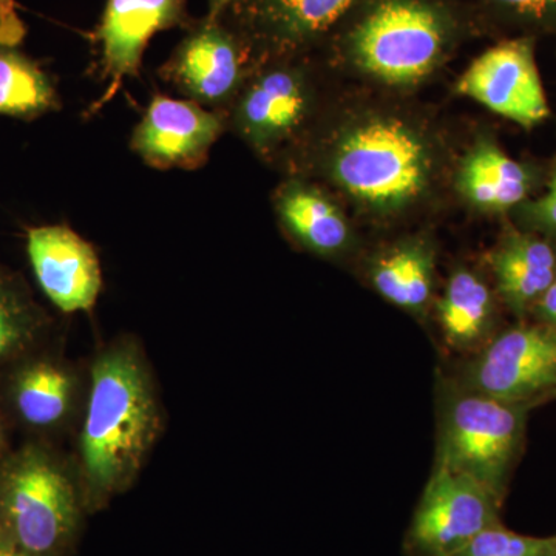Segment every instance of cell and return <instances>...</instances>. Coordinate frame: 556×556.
I'll return each instance as SVG.
<instances>
[{
  "instance_id": "cell-15",
  "label": "cell",
  "mask_w": 556,
  "mask_h": 556,
  "mask_svg": "<svg viewBox=\"0 0 556 556\" xmlns=\"http://www.w3.org/2000/svg\"><path fill=\"white\" fill-rule=\"evenodd\" d=\"M356 0H243L225 14L273 49L292 50L327 31Z\"/></svg>"
},
{
  "instance_id": "cell-13",
  "label": "cell",
  "mask_w": 556,
  "mask_h": 556,
  "mask_svg": "<svg viewBox=\"0 0 556 556\" xmlns=\"http://www.w3.org/2000/svg\"><path fill=\"white\" fill-rule=\"evenodd\" d=\"M27 255L36 281L54 308L65 314L90 311L102 289L97 249L65 225L27 229Z\"/></svg>"
},
{
  "instance_id": "cell-23",
  "label": "cell",
  "mask_w": 556,
  "mask_h": 556,
  "mask_svg": "<svg viewBox=\"0 0 556 556\" xmlns=\"http://www.w3.org/2000/svg\"><path fill=\"white\" fill-rule=\"evenodd\" d=\"M456 556H556V535H522L497 525L479 533Z\"/></svg>"
},
{
  "instance_id": "cell-2",
  "label": "cell",
  "mask_w": 556,
  "mask_h": 556,
  "mask_svg": "<svg viewBox=\"0 0 556 556\" xmlns=\"http://www.w3.org/2000/svg\"><path fill=\"white\" fill-rule=\"evenodd\" d=\"M89 511L62 445L25 439L0 456V538L35 556H64Z\"/></svg>"
},
{
  "instance_id": "cell-21",
  "label": "cell",
  "mask_w": 556,
  "mask_h": 556,
  "mask_svg": "<svg viewBox=\"0 0 556 556\" xmlns=\"http://www.w3.org/2000/svg\"><path fill=\"white\" fill-rule=\"evenodd\" d=\"M433 255L422 243H405L380 255L369 270L372 287L388 302L420 314L433 295Z\"/></svg>"
},
{
  "instance_id": "cell-27",
  "label": "cell",
  "mask_w": 556,
  "mask_h": 556,
  "mask_svg": "<svg viewBox=\"0 0 556 556\" xmlns=\"http://www.w3.org/2000/svg\"><path fill=\"white\" fill-rule=\"evenodd\" d=\"M535 313L540 317L541 324L556 329V276L543 298L536 303Z\"/></svg>"
},
{
  "instance_id": "cell-29",
  "label": "cell",
  "mask_w": 556,
  "mask_h": 556,
  "mask_svg": "<svg viewBox=\"0 0 556 556\" xmlns=\"http://www.w3.org/2000/svg\"><path fill=\"white\" fill-rule=\"evenodd\" d=\"M10 430H13V428H11L9 420L3 415L2 408H0V456L5 455L11 448Z\"/></svg>"
},
{
  "instance_id": "cell-6",
  "label": "cell",
  "mask_w": 556,
  "mask_h": 556,
  "mask_svg": "<svg viewBox=\"0 0 556 556\" xmlns=\"http://www.w3.org/2000/svg\"><path fill=\"white\" fill-rule=\"evenodd\" d=\"M444 17L426 0H382L353 35L357 64L390 84L422 79L444 50Z\"/></svg>"
},
{
  "instance_id": "cell-7",
  "label": "cell",
  "mask_w": 556,
  "mask_h": 556,
  "mask_svg": "<svg viewBox=\"0 0 556 556\" xmlns=\"http://www.w3.org/2000/svg\"><path fill=\"white\" fill-rule=\"evenodd\" d=\"M459 386L507 402L556 396V329L522 324L495 334L453 376Z\"/></svg>"
},
{
  "instance_id": "cell-18",
  "label": "cell",
  "mask_w": 556,
  "mask_h": 556,
  "mask_svg": "<svg viewBox=\"0 0 556 556\" xmlns=\"http://www.w3.org/2000/svg\"><path fill=\"white\" fill-rule=\"evenodd\" d=\"M277 211L289 236L311 252L334 255L350 241L345 218L317 190L292 182L278 195Z\"/></svg>"
},
{
  "instance_id": "cell-20",
  "label": "cell",
  "mask_w": 556,
  "mask_h": 556,
  "mask_svg": "<svg viewBox=\"0 0 556 556\" xmlns=\"http://www.w3.org/2000/svg\"><path fill=\"white\" fill-rule=\"evenodd\" d=\"M53 76L20 47L0 46V116L35 121L60 112Z\"/></svg>"
},
{
  "instance_id": "cell-4",
  "label": "cell",
  "mask_w": 556,
  "mask_h": 556,
  "mask_svg": "<svg viewBox=\"0 0 556 556\" xmlns=\"http://www.w3.org/2000/svg\"><path fill=\"white\" fill-rule=\"evenodd\" d=\"M87 393L89 364L70 358L58 332L0 369V408L25 439H73Z\"/></svg>"
},
{
  "instance_id": "cell-9",
  "label": "cell",
  "mask_w": 556,
  "mask_h": 556,
  "mask_svg": "<svg viewBox=\"0 0 556 556\" xmlns=\"http://www.w3.org/2000/svg\"><path fill=\"white\" fill-rule=\"evenodd\" d=\"M160 76L204 108L222 110L241 86L244 47L240 33L225 17L193 21Z\"/></svg>"
},
{
  "instance_id": "cell-22",
  "label": "cell",
  "mask_w": 556,
  "mask_h": 556,
  "mask_svg": "<svg viewBox=\"0 0 556 556\" xmlns=\"http://www.w3.org/2000/svg\"><path fill=\"white\" fill-rule=\"evenodd\" d=\"M459 189L479 207L506 208L526 199L529 177L525 167L503 150L482 144L464 163Z\"/></svg>"
},
{
  "instance_id": "cell-30",
  "label": "cell",
  "mask_w": 556,
  "mask_h": 556,
  "mask_svg": "<svg viewBox=\"0 0 556 556\" xmlns=\"http://www.w3.org/2000/svg\"><path fill=\"white\" fill-rule=\"evenodd\" d=\"M0 556H35L0 538Z\"/></svg>"
},
{
  "instance_id": "cell-16",
  "label": "cell",
  "mask_w": 556,
  "mask_h": 556,
  "mask_svg": "<svg viewBox=\"0 0 556 556\" xmlns=\"http://www.w3.org/2000/svg\"><path fill=\"white\" fill-rule=\"evenodd\" d=\"M439 327L445 346L460 356H473L493 334V295L482 278L467 269L450 277L437 305Z\"/></svg>"
},
{
  "instance_id": "cell-28",
  "label": "cell",
  "mask_w": 556,
  "mask_h": 556,
  "mask_svg": "<svg viewBox=\"0 0 556 556\" xmlns=\"http://www.w3.org/2000/svg\"><path fill=\"white\" fill-rule=\"evenodd\" d=\"M243 0H207L208 16L219 17L225 16L233 7L240 5Z\"/></svg>"
},
{
  "instance_id": "cell-24",
  "label": "cell",
  "mask_w": 556,
  "mask_h": 556,
  "mask_svg": "<svg viewBox=\"0 0 556 556\" xmlns=\"http://www.w3.org/2000/svg\"><path fill=\"white\" fill-rule=\"evenodd\" d=\"M27 36V27L17 14L14 0H0V46L21 47Z\"/></svg>"
},
{
  "instance_id": "cell-12",
  "label": "cell",
  "mask_w": 556,
  "mask_h": 556,
  "mask_svg": "<svg viewBox=\"0 0 556 556\" xmlns=\"http://www.w3.org/2000/svg\"><path fill=\"white\" fill-rule=\"evenodd\" d=\"M457 90L519 126L532 127L548 116L535 56L526 40L485 51L464 73Z\"/></svg>"
},
{
  "instance_id": "cell-10",
  "label": "cell",
  "mask_w": 556,
  "mask_h": 556,
  "mask_svg": "<svg viewBox=\"0 0 556 556\" xmlns=\"http://www.w3.org/2000/svg\"><path fill=\"white\" fill-rule=\"evenodd\" d=\"M188 0H108L93 39L98 46V78L108 83L90 113L115 98L124 80L138 78L150 39L169 28L192 24Z\"/></svg>"
},
{
  "instance_id": "cell-17",
  "label": "cell",
  "mask_w": 556,
  "mask_h": 556,
  "mask_svg": "<svg viewBox=\"0 0 556 556\" xmlns=\"http://www.w3.org/2000/svg\"><path fill=\"white\" fill-rule=\"evenodd\" d=\"M496 288L517 316L535 309L556 276V254L547 241L529 236L508 237L490 257Z\"/></svg>"
},
{
  "instance_id": "cell-26",
  "label": "cell",
  "mask_w": 556,
  "mask_h": 556,
  "mask_svg": "<svg viewBox=\"0 0 556 556\" xmlns=\"http://www.w3.org/2000/svg\"><path fill=\"white\" fill-rule=\"evenodd\" d=\"M504 9L517 11L522 16L546 17L556 11V0H490Z\"/></svg>"
},
{
  "instance_id": "cell-19",
  "label": "cell",
  "mask_w": 556,
  "mask_h": 556,
  "mask_svg": "<svg viewBox=\"0 0 556 556\" xmlns=\"http://www.w3.org/2000/svg\"><path fill=\"white\" fill-rule=\"evenodd\" d=\"M54 334V318L24 276L0 265V369Z\"/></svg>"
},
{
  "instance_id": "cell-11",
  "label": "cell",
  "mask_w": 556,
  "mask_h": 556,
  "mask_svg": "<svg viewBox=\"0 0 556 556\" xmlns=\"http://www.w3.org/2000/svg\"><path fill=\"white\" fill-rule=\"evenodd\" d=\"M228 127L225 110L156 94L135 127L130 148L155 169L195 170Z\"/></svg>"
},
{
  "instance_id": "cell-25",
  "label": "cell",
  "mask_w": 556,
  "mask_h": 556,
  "mask_svg": "<svg viewBox=\"0 0 556 556\" xmlns=\"http://www.w3.org/2000/svg\"><path fill=\"white\" fill-rule=\"evenodd\" d=\"M529 214L538 228L556 233V172L547 192L544 193L543 199L530 206Z\"/></svg>"
},
{
  "instance_id": "cell-1",
  "label": "cell",
  "mask_w": 556,
  "mask_h": 556,
  "mask_svg": "<svg viewBox=\"0 0 556 556\" xmlns=\"http://www.w3.org/2000/svg\"><path fill=\"white\" fill-rule=\"evenodd\" d=\"M166 428L155 369L141 340L119 334L89 362V393L72 456L89 511L138 481Z\"/></svg>"
},
{
  "instance_id": "cell-5",
  "label": "cell",
  "mask_w": 556,
  "mask_h": 556,
  "mask_svg": "<svg viewBox=\"0 0 556 556\" xmlns=\"http://www.w3.org/2000/svg\"><path fill=\"white\" fill-rule=\"evenodd\" d=\"M334 175L348 192L371 206H401L426 188L427 149L396 121H375L340 142Z\"/></svg>"
},
{
  "instance_id": "cell-8",
  "label": "cell",
  "mask_w": 556,
  "mask_h": 556,
  "mask_svg": "<svg viewBox=\"0 0 556 556\" xmlns=\"http://www.w3.org/2000/svg\"><path fill=\"white\" fill-rule=\"evenodd\" d=\"M504 501L468 475L437 466L405 536L408 556H456L484 530L501 525Z\"/></svg>"
},
{
  "instance_id": "cell-3",
  "label": "cell",
  "mask_w": 556,
  "mask_h": 556,
  "mask_svg": "<svg viewBox=\"0 0 556 556\" xmlns=\"http://www.w3.org/2000/svg\"><path fill=\"white\" fill-rule=\"evenodd\" d=\"M437 407L434 464L468 475L506 500L535 405L501 401L444 378L438 383Z\"/></svg>"
},
{
  "instance_id": "cell-14",
  "label": "cell",
  "mask_w": 556,
  "mask_h": 556,
  "mask_svg": "<svg viewBox=\"0 0 556 556\" xmlns=\"http://www.w3.org/2000/svg\"><path fill=\"white\" fill-rule=\"evenodd\" d=\"M308 102L305 80L299 72L269 68L244 89L232 123L258 149H270L299 129Z\"/></svg>"
}]
</instances>
